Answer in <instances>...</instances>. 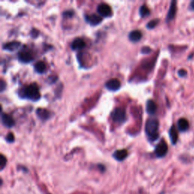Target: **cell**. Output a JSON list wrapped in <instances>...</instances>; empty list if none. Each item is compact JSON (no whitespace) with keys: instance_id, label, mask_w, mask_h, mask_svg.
I'll return each mask as SVG.
<instances>
[{"instance_id":"1","label":"cell","mask_w":194,"mask_h":194,"mask_svg":"<svg viewBox=\"0 0 194 194\" xmlns=\"http://www.w3.org/2000/svg\"><path fill=\"white\" fill-rule=\"evenodd\" d=\"M19 95L25 99H28L32 101H37L40 98V93L37 84H32L21 89Z\"/></svg>"},{"instance_id":"2","label":"cell","mask_w":194,"mask_h":194,"mask_svg":"<svg viewBox=\"0 0 194 194\" xmlns=\"http://www.w3.org/2000/svg\"><path fill=\"white\" fill-rule=\"evenodd\" d=\"M159 122L156 118H149L146 123L145 131L149 139L152 141H155L159 137Z\"/></svg>"},{"instance_id":"3","label":"cell","mask_w":194,"mask_h":194,"mask_svg":"<svg viewBox=\"0 0 194 194\" xmlns=\"http://www.w3.org/2000/svg\"><path fill=\"white\" fill-rule=\"evenodd\" d=\"M112 118L116 123H124L126 121V112L122 108H116L112 113Z\"/></svg>"},{"instance_id":"4","label":"cell","mask_w":194,"mask_h":194,"mask_svg":"<svg viewBox=\"0 0 194 194\" xmlns=\"http://www.w3.org/2000/svg\"><path fill=\"white\" fill-rule=\"evenodd\" d=\"M97 12L103 18H109L112 15V8L107 3L102 2L97 6Z\"/></svg>"},{"instance_id":"5","label":"cell","mask_w":194,"mask_h":194,"mask_svg":"<svg viewBox=\"0 0 194 194\" xmlns=\"http://www.w3.org/2000/svg\"><path fill=\"white\" fill-rule=\"evenodd\" d=\"M18 58L20 62H24V63H28L31 61L34 60V55L32 52L28 48H23L22 50L18 52Z\"/></svg>"},{"instance_id":"6","label":"cell","mask_w":194,"mask_h":194,"mask_svg":"<svg viewBox=\"0 0 194 194\" xmlns=\"http://www.w3.org/2000/svg\"><path fill=\"white\" fill-rule=\"evenodd\" d=\"M168 144L165 140H162L155 149V154L158 158L164 157L168 153Z\"/></svg>"},{"instance_id":"7","label":"cell","mask_w":194,"mask_h":194,"mask_svg":"<svg viewBox=\"0 0 194 194\" xmlns=\"http://www.w3.org/2000/svg\"><path fill=\"white\" fill-rule=\"evenodd\" d=\"M106 87L110 91H117L121 87V82L117 78H112L106 83Z\"/></svg>"},{"instance_id":"8","label":"cell","mask_w":194,"mask_h":194,"mask_svg":"<svg viewBox=\"0 0 194 194\" xmlns=\"http://www.w3.org/2000/svg\"><path fill=\"white\" fill-rule=\"evenodd\" d=\"M85 20L87 21V23H89L90 24L93 25V26H96L102 22V18H101L99 15H96V14H90V15H86L84 16Z\"/></svg>"},{"instance_id":"9","label":"cell","mask_w":194,"mask_h":194,"mask_svg":"<svg viewBox=\"0 0 194 194\" xmlns=\"http://www.w3.org/2000/svg\"><path fill=\"white\" fill-rule=\"evenodd\" d=\"M1 118L3 125L6 127V128H11L15 125V121H14L13 118L9 115H8V114L2 112L1 115Z\"/></svg>"},{"instance_id":"10","label":"cell","mask_w":194,"mask_h":194,"mask_svg":"<svg viewBox=\"0 0 194 194\" xmlns=\"http://www.w3.org/2000/svg\"><path fill=\"white\" fill-rule=\"evenodd\" d=\"M20 46H21L20 42L12 41V42H9V43H4V44L2 45V48L4 50H6V51L13 52L15 51V50L18 49Z\"/></svg>"},{"instance_id":"11","label":"cell","mask_w":194,"mask_h":194,"mask_svg":"<svg viewBox=\"0 0 194 194\" xmlns=\"http://www.w3.org/2000/svg\"><path fill=\"white\" fill-rule=\"evenodd\" d=\"M86 43L85 41L84 40V39L80 38V37H77L74 40H73L72 43H71V47L73 50H77L81 49V48H84L85 46Z\"/></svg>"},{"instance_id":"12","label":"cell","mask_w":194,"mask_h":194,"mask_svg":"<svg viewBox=\"0 0 194 194\" xmlns=\"http://www.w3.org/2000/svg\"><path fill=\"white\" fill-rule=\"evenodd\" d=\"M146 110L149 115H154L157 110V106L156 103L153 100L149 99L146 102Z\"/></svg>"},{"instance_id":"13","label":"cell","mask_w":194,"mask_h":194,"mask_svg":"<svg viewBox=\"0 0 194 194\" xmlns=\"http://www.w3.org/2000/svg\"><path fill=\"white\" fill-rule=\"evenodd\" d=\"M176 12H177L176 2L172 1L171 2L169 10H168V15H167V17H166L167 21H171V20H173L174 18L175 15H176Z\"/></svg>"},{"instance_id":"14","label":"cell","mask_w":194,"mask_h":194,"mask_svg":"<svg viewBox=\"0 0 194 194\" xmlns=\"http://www.w3.org/2000/svg\"><path fill=\"white\" fill-rule=\"evenodd\" d=\"M128 37H129V40L131 42L136 43V42H138L139 40H141L142 33L139 30H134V31H132L131 32H130Z\"/></svg>"},{"instance_id":"15","label":"cell","mask_w":194,"mask_h":194,"mask_svg":"<svg viewBox=\"0 0 194 194\" xmlns=\"http://www.w3.org/2000/svg\"><path fill=\"white\" fill-rule=\"evenodd\" d=\"M189 127H190V124H189V121L186 118H180L178 121V128L181 132H184V131H187L189 129Z\"/></svg>"},{"instance_id":"16","label":"cell","mask_w":194,"mask_h":194,"mask_svg":"<svg viewBox=\"0 0 194 194\" xmlns=\"http://www.w3.org/2000/svg\"><path fill=\"white\" fill-rule=\"evenodd\" d=\"M128 155V153L126 149H119L114 153L113 157L118 161H123L126 159Z\"/></svg>"},{"instance_id":"17","label":"cell","mask_w":194,"mask_h":194,"mask_svg":"<svg viewBox=\"0 0 194 194\" xmlns=\"http://www.w3.org/2000/svg\"><path fill=\"white\" fill-rule=\"evenodd\" d=\"M169 137L171 138V143H173V144H176L178 139V134L176 128H175V126H174V125L171 128L169 131Z\"/></svg>"},{"instance_id":"18","label":"cell","mask_w":194,"mask_h":194,"mask_svg":"<svg viewBox=\"0 0 194 194\" xmlns=\"http://www.w3.org/2000/svg\"><path fill=\"white\" fill-rule=\"evenodd\" d=\"M36 113H37V116L43 121H45V120L48 119L49 118V112L45 109H38L37 112H36Z\"/></svg>"},{"instance_id":"19","label":"cell","mask_w":194,"mask_h":194,"mask_svg":"<svg viewBox=\"0 0 194 194\" xmlns=\"http://www.w3.org/2000/svg\"><path fill=\"white\" fill-rule=\"evenodd\" d=\"M34 69L37 73L42 74L45 72L46 70V65L44 62L43 61H40V62H37L34 65Z\"/></svg>"},{"instance_id":"20","label":"cell","mask_w":194,"mask_h":194,"mask_svg":"<svg viewBox=\"0 0 194 194\" xmlns=\"http://www.w3.org/2000/svg\"><path fill=\"white\" fill-rule=\"evenodd\" d=\"M149 14H150L149 9V8L147 7V5H143L140 9V16L144 18V17H146L148 16V15H149Z\"/></svg>"},{"instance_id":"21","label":"cell","mask_w":194,"mask_h":194,"mask_svg":"<svg viewBox=\"0 0 194 194\" xmlns=\"http://www.w3.org/2000/svg\"><path fill=\"white\" fill-rule=\"evenodd\" d=\"M159 21L158 19L152 20V21H150L149 22H148V24H147L146 25L147 28H149V29H153V28H155L156 26H157Z\"/></svg>"},{"instance_id":"22","label":"cell","mask_w":194,"mask_h":194,"mask_svg":"<svg viewBox=\"0 0 194 194\" xmlns=\"http://www.w3.org/2000/svg\"><path fill=\"white\" fill-rule=\"evenodd\" d=\"M6 162H7V159L5 157L3 154L1 155V158H0V167H1V170L4 169V168L6 165Z\"/></svg>"},{"instance_id":"23","label":"cell","mask_w":194,"mask_h":194,"mask_svg":"<svg viewBox=\"0 0 194 194\" xmlns=\"http://www.w3.org/2000/svg\"><path fill=\"white\" fill-rule=\"evenodd\" d=\"M5 140L8 143H12L15 141V136H14L13 133H9L7 137H5Z\"/></svg>"},{"instance_id":"24","label":"cell","mask_w":194,"mask_h":194,"mask_svg":"<svg viewBox=\"0 0 194 194\" xmlns=\"http://www.w3.org/2000/svg\"><path fill=\"white\" fill-rule=\"evenodd\" d=\"M0 84H1V87H0V91L1 92H3L4 91L5 88V82L4 81V80L2 79L1 81H0Z\"/></svg>"},{"instance_id":"25","label":"cell","mask_w":194,"mask_h":194,"mask_svg":"<svg viewBox=\"0 0 194 194\" xmlns=\"http://www.w3.org/2000/svg\"><path fill=\"white\" fill-rule=\"evenodd\" d=\"M151 52V48L149 47H143L141 49V52L144 53V54H147V53H149Z\"/></svg>"},{"instance_id":"26","label":"cell","mask_w":194,"mask_h":194,"mask_svg":"<svg viewBox=\"0 0 194 194\" xmlns=\"http://www.w3.org/2000/svg\"><path fill=\"white\" fill-rule=\"evenodd\" d=\"M178 74H179L181 77H184L186 74H187V71L184 69H181L178 71Z\"/></svg>"},{"instance_id":"27","label":"cell","mask_w":194,"mask_h":194,"mask_svg":"<svg viewBox=\"0 0 194 194\" xmlns=\"http://www.w3.org/2000/svg\"><path fill=\"white\" fill-rule=\"evenodd\" d=\"M74 15L73 11H67L63 13V15H66V16H72Z\"/></svg>"},{"instance_id":"28","label":"cell","mask_w":194,"mask_h":194,"mask_svg":"<svg viewBox=\"0 0 194 194\" xmlns=\"http://www.w3.org/2000/svg\"><path fill=\"white\" fill-rule=\"evenodd\" d=\"M190 8L192 9V10L194 11V1L191 2H190Z\"/></svg>"}]
</instances>
